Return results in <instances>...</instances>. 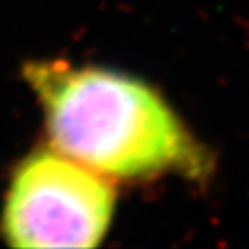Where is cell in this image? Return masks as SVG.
<instances>
[{"instance_id": "cell-1", "label": "cell", "mask_w": 249, "mask_h": 249, "mask_svg": "<svg viewBox=\"0 0 249 249\" xmlns=\"http://www.w3.org/2000/svg\"><path fill=\"white\" fill-rule=\"evenodd\" d=\"M24 76L45 109L55 150L100 176L179 174L197 183L213 176L209 151L141 80L65 61L30 63Z\"/></svg>"}, {"instance_id": "cell-2", "label": "cell", "mask_w": 249, "mask_h": 249, "mask_svg": "<svg viewBox=\"0 0 249 249\" xmlns=\"http://www.w3.org/2000/svg\"><path fill=\"white\" fill-rule=\"evenodd\" d=\"M115 190L59 150H37L17 166L2 231L13 248H92L109 229Z\"/></svg>"}]
</instances>
